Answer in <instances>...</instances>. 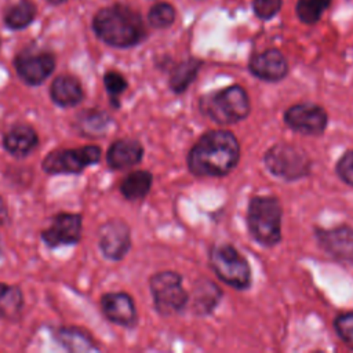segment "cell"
Returning a JSON list of instances; mask_svg holds the SVG:
<instances>
[{
  "label": "cell",
  "mask_w": 353,
  "mask_h": 353,
  "mask_svg": "<svg viewBox=\"0 0 353 353\" xmlns=\"http://www.w3.org/2000/svg\"><path fill=\"white\" fill-rule=\"evenodd\" d=\"M240 143L228 130L208 131L192 146L188 167L196 176H225L239 163Z\"/></svg>",
  "instance_id": "obj_1"
},
{
  "label": "cell",
  "mask_w": 353,
  "mask_h": 353,
  "mask_svg": "<svg viewBox=\"0 0 353 353\" xmlns=\"http://www.w3.org/2000/svg\"><path fill=\"white\" fill-rule=\"evenodd\" d=\"M92 28L103 43L117 48L132 47L146 34L141 15L124 4L101 8L92 19Z\"/></svg>",
  "instance_id": "obj_2"
},
{
  "label": "cell",
  "mask_w": 353,
  "mask_h": 353,
  "mask_svg": "<svg viewBox=\"0 0 353 353\" xmlns=\"http://www.w3.org/2000/svg\"><path fill=\"white\" fill-rule=\"evenodd\" d=\"M280 201L274 196H255L247 208V226L251 236L265 247H273L281 240Z\"/></svg>",
  "instance_id": "obj_3"
},
{
  "label": "cell",
  "mask_w": 353,
  "mask_h": 353,
  "mask_svg": "<svg viewBox=\"0 0 353 353\" xmlns=\"http://www.w3.org/2000/svg\"><path fill=\"white\" fill-rule=\"evenodd\" d=\"M250 98L241 85L233 84L200 98V110L218 124H234L250 113Z\"/></svg>",
  "instance_id": "obj_4"
},
{
  "label": "cell",
  "mask_w": 353,
  "mask_h": 353,
  "mask_svg": "<svg viewBox=\"0 0 353 353\" xmlns=\"http://www.w3.org/2000/svg\"><path fill=\"white\" fill-rule=\"evenodd\" d=\"M266 168L277 178L296 181L310 174L312 160L307 153L294 143H276L263 157Z\"/></svg>",
  "instance_id": "obj_5"
},
{
  "label": "cell",
  "mask_w": 353,
  "mask_h": 353,
  "mask_svg": "<svg viewBox=\"0 0 353 353\" xmlns=\"http://www.w3.org/2000/svg\"><path fill=\"white\" fill-rule=\"evenodd\" d=\"M210 265L218 279L232 288L245 290L250 287V263L232 244L214 245L210 251Z\"/></svg>",
  "instance_id": "obj_6"
},
{
  "label": "cell",
  "mask_w": 353,
  "mask_h": 353,
  "mask_svg": "<svg viewBox=\"0 0 353 353\" xmlns=\"http://www.w3.org/2000/svg\"><path fill=\"white\" fill-rule=\"evenodd\" d=\"M156 310L163 316H172L185 309L189 295L182 285V276L172 270L153 274L149 280Z\"/></svg>",
  "instance_id": "obj_7"
},
{
  "label": "cell",
  "mask_w": 353,
  "mask_h": 353,
  "mask_svg": "<svg viewBox=\"0 0 353 353\" xmlns=\"http://www.w3.org/2000/svg\"><path fill=\"white\" fill-rule=\"evenodd\" d=\"M101 148L91 145L73 149H59L50 152L41 167L48 174H77L85 167L98 163Z\"/></svg>",
  "instance_id": "obj_8"
},
{
  "label": "cell",
  "mask_w": 353,
  "mask_h": 353,
  "mask_svg": "<svg viewBox=\"0 0 353 353\" xmlns=\"http://www.w3.org/2000/svg\"><path fill=\"white\" fill-rule=\"evenodd\" d=\"M285 124L305 135H321L328 123L327 112L312 102H301L290 106L284 113Z\"/></svg>",
  "instance_id": "obj_9"
},
{
  "label": "cell",
  "mask_w": 353,
  "mask_h": 353,
  "mask_svg": "<svg viewBox=\"0 0 353 353\" xmlns=\"http://www.w3.org/2000/svg\"><path fill=\"white\" fill-rule=\"evenodd\" d=\"M99 248L112 261H120L131 248L130 228L124 221L112 219L101 225L98 230Z\"/></svg>",
  "instance_id": "obj_10"
},
{
  "label": "cell",
  "mask_w": 353,
  "mask_h": 353,
  "mask_svg": "<svg viewBox=\"0 0 353 353\" xmlns=\"http://www.w3.org/2000/svg\"><path fill=\"white\" fill-rule=\"evenodd\" d=\"M314 236L324 252L339 261L353 262V229L341 225L331 229H314Z\"/></svg>",
  "instance_id": "obj_11"
},
{
  "label": "cell",
  "mask_w": 353,
  "mask_h": 353,
  "mask_svg": "<svg viewBox=\"0 0 353 353\" xmlns=\"http://www.w3.org/2000/svg\"><path fill=\"white\" fill-rule=\"evenodd\" d=\"M55 59L50 52H21L15 58L18 76L30 85L41 84L54 70Z\"/></svg>",
  "instance_id": "obj_12"
},
{
  "label": "cell",
  "mask_w": 353,
  "mask_h": 353,
  "mask_svg": "<svg viewBox=\"0 0 353 353\" xmlns=\"http://www.w3.org/2000/svg\"><path fill=\"white\" fill-rule=\"evenodd\" d=\"M81 236V216L61 212L54 216L50 228L43 230L41 239L50 247L76 244Z\"/></svg>",
  "instance_id": "obj_13"
},
{
  "label": "cell",
  "mask_w": 353,
  "mask_h": 353,
  "mask_svg": "<svg viewBox=\"0 0 353 353\" xmlns=\"http://www.w3.org/2000/svg\"><path fill=\"white\" fill-rule=\"evenodd\" d=\"M248 69L261 80L279 81L287 76L288 62L279 50H266L250 59Z\"/></svg>",
  "instance_id": "obj_14"
},
{
  "label": "cell",
  "mask_w": 353,
  "mask_h": 353,
  "mask_svg": "<svg viewBox=\"0 0 353 353\" xmlns=\"http://www.w3.org/2000/svg\"><path fill=\"white\" fill-rule=\"evenodd\" d=\"M105 317L119 325L132 327L137 323V309L127 292H109L101 299Z\"/></svg>",
  "instance_id": "obj_15"
},
{
  "label": "cell",
  "mask_w": 353,
  "mask_h": 353,
  "mask_svg": "<svg viewBox=\"0 0 353 353\" xmlns=\"http://www.w3.org/2000/svg\"><path fill=\"white\" fill-rule=\"evenodd\" d=\"M143 157V148L135 139H117L108 149L106 161L113 170H123L138 164Z\"/></svg>",
  "instance_id": "obj_16"
},
{
  "label": "cell",
  "mask_w": 353,
  "mask_h": 353,
  "mask_svg": "<svg viewBox=\"0 0 353 353\" xmlns=\"http://www.w3.org/2000/svg\"><path fill=\"white\" fill-rule=\"evenodd\" d=\"M39 142L36 131L28 124H17L11 127L3 137L4 149L14 156H26Z\"/></svg>",
  "instance_id": "obj_17"
},
{
  "label": "cell",
  "mask_w": 353,
  "mask_h": 353,
  "mask_svg": "<svg viewBox=\"0 0 353 353\" xmlns=\"http://www.w3.org/2000/svg\"><path fill=\"white\" fill-rule=\"evenodd\" d=\"M50 94L52 101L62 108L74 106L83 99V88L80 81L69 74L58 76L51 84Z\"/></svg>",
  "instance_id": "obj_18"
},
{
  "label": "cell",
  "mask_w": 353,
  "mask_h": 353,
  "mask_svg": "<svg viewBox=\"0 0 353 353\" xmlns=\"http://www.w3.org/2000/svg\"><path fill=\"white\" fill-rule=\"evenodd\" d=\"M110 117L97 109H85L76 117V128L81 135L85 137H101L105 135L110 125Z\"/></svg>",
  "instance_id": "obj_19"
},
{
  "label": "cell",
  "mask_w": 353,
  "mask_h": 353,
  "mask_svg": "<svg viewBox=\"0 0 353 353\" xmlns=\"http://www.w3.org/2000/svg\"><path fill=\"white\" fill-rule=\"evenodd\" d=\"M55 339L68 352H97L99 349L85 331L76 327L58 328Z\"/></svg>",
  "instance_id": "obj_20"
},
{
  "label": "cell",
  "mask_w": 353,
  "mask_h": 353,
  "mask_svg": "<svg viewBox=\"0 0 353 353\" xmlns=\"http://www.w3.org/2000/svg\"><path fill=\"white\" fill-rule=\"evenodd\" d=\"M153 182V175L149 171L138 170L130 172L120 183V192L127 200H141L143 199Z\"/></svg>",
  "instance_id": "obj_21"
},
{
  "label": "cell",
  "mask_w": 353,
  "mask_h": 353,
  "mask_svg": "<svg viewBox=\"0 0 353 353\" xmlns=\"http://www.w3.org/2000/svg\"><path fill=\"white\" fill-rule=\"evenodd\" d=\"M23 295L17 285L0 283V319L15 321L21 317Z\"/></svg>",
  "instance_id": "obj_22"
},
{
  "label": "cell",
  "mask_w": 353,
  "mask_h": 353,
  "mask_svg": "<svg viewBox=\"0 0 353 353\" xmlns=\"http://www.w3.org/2000/svg\"><path fill=\"white\" fill-rule=\"evenodd\" d=\"M221 290L216 284L210 280H203L201 284L196 285V291L193 295V307L199 314L210 313L221 299Z\"/></svg>",
  "instance_id": "obj_23"
},
{
  "label": "cell",
  "mask_w": 353,
  "mask_h": 353,
  "mask_svg": "<svg viewBox=\"0 0 353 353\" xmlns=\"http://www.w3.org/2000/svg\"><path fill=\"white\" fill-rule=\"evenodd\" d=\"M200 68H201V61L194 58H190L179 63L171 73L170 88L176 94L186 91L189 84L196 79Z\"/></svg>",
  "instance_id": "obj_24"
},
{
  "label": "cell",
  "mask_w": 353,
  "mask_h": 353,
  "mask_svg": "<svg viewBox=\"0 0 353 353\" xmlns=\"http://www.w3.org/2000/svg\"><path fill=\"white\" fill-rule=\"evenodd\" d=\"M36 17V6L29 0H19L8 8L4 15V22L10 29H23Z\"/></svg>",
  "instance_id": "obj_25"
},
{
  "label": "cell",
  "mask_w": 353,
  "mask_h": 353,
  "mask_svg": "<svg viewBox=\"0 0 353 353\" xmlns=\"http://www.w3.org/2000/svg\"><path fill=\"white\" fill-rule=\"evenodd\" d=\"M331 0H299L296 4V14L305 23H314L330 6Z\"/></svg>",
  "instance_id": "obj_26"
},
{
  "label": "cell",
  "mask_w": 353,
  "mask_h": 353,
  "mask_svg": "<svg viewBox=\"0 0 353 353\" xmlns=\"http://www.w3.org/2000/svg\"><path fill=\"white\" fill-rule=\"evenodd\" d=\"M148 19L153 28H157V29L168 28L170 25H172L175 19V10L168 3H157L150 8Z\"/></svg>",
  "instance_id": "obj_27"
},
{
  "label": "cell",
  "mask_w": 353,
  "mask_h": 353,
  "mask_svg": "<svg viewBox=\"0 0 353 353\" xmlns=\"http://www.w3.org/2000/svg\"><path fill=\"white\" fill-rule=\"evenodd\" d=\"M334 327L335 332L345 342V345L353 349V312L339 314L334 321Z\"/></svg>",
  "instance_id": "obj_28"
},
{
  "label": "cell",
  "mask_w": 353,
  "mask_h": 353,
  "mask_svg": "<svg viewBox=\"0 0 353 353\" xmlns=\"http://www.w3.org/2000/svg\"><path fill=\"white\" fill-rule=\"evenodd\" d=\"M103 84L109 95L112 97V101H116L120 94H123L127 88V80L124 76L116 70H109L103 76Z\"/></svg>",
  "instance_id": "obj_29"
},
{
  "label": "cell",
  "mask_w": 353,
  "mask_h": 353,
  "mask_svg": "<svg viewBox=\"0 0 353 353\" xmlns=\"http://www.w3.org/2000/svg\"><path fill=\"white\" fill-rule=\"evenodd\" d=\"M335 171L345 183L353 186V150H347L339 157Z\"/></svg>",
  "instance_id": "obj_30"
},
{
  "label": "cell",
  "mask_w": 353,
  "mask_h": 353,
  "mask_svg": "<svg viewBox=\"0 0 353 353\" xmlns=\"http://www.w3.org/2000/svg\"><path fill=\"white\" fill-rule=\"evenodd\" d=\"M281 0H254V12L262 19H269L279 12Z\"/></svg>",
  "instance_id": "obj_31"
},
{
  "label": "cell",
  "mask_w": 353,
  "mask_h": 353,
  "mask_svg": "<svg viewBox=\"0 0 353 353\" xmlns=\"http://www.w3.org/2000/svg\"><path fill=\"white\" fill-rule=\"evenodd\" d=\"M7 221H8L7 207H6V203L3 201V199L0 197V225H4Z\"/></svg>",
  "instance_id": "obj_32"
},
{
  "label": "cell",
  "mask_w": 353,
  "mask_h": 353,
  "mask_svg": "<svg viewBox=\"0 0 353 353\" xmlns=\"http://www.w3.org/2000/svg\"><path fill=\"white\" fill-rule=\"evenodd\" d=\"M48 3H51V4H54V6H59V4H63L65 1H68V0H47Z\"/></svg>",
  "instance_id": "obj_33"
}]
</instances>
